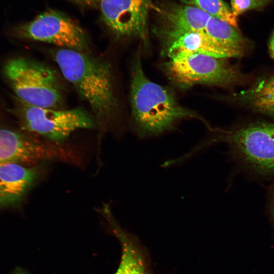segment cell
<instances>
[{"mask_svg": "<svg viewBox=\"0 0 274 274\" xmlns=\"http://www.w3.org/2000/svg\"><path fill=\"white\" fill-rule=\"evenodd\" d=\"M151 0H100L101 19L117 39L139 38L147 43Z\"/></svg>", "mask_w": 274, "mask_h": 274, "instance_id": "cell-8", "label": "cell"}, {"mask_svg": "<svg viewBox=\"0 0 274 274\" xmlns=\"http://www.w3.org/2000/svg\"><path fill=\"white\" fill-rule=\"evenodd\" d=\"M189 1H191V0H189Z\"/></svg>", "mask_w": 274, "mask_h": 274, "instance_id": "cell-22", "label": "cell"}, {"mask_svg": "<svg viewBox=\"0 0 274 274\" xmlns=\"http://www.w3.org/2000/svg\"><path fill=\"white\" fill-rule=\"evenodd\" d=\"M269 49L270 55L274 59V33L272 35L270 40Z\"/></svg>", "mask_w": 274, "mask_h": 274, "instance_id": "cell-20", "label": "cell"}, {"mask_svg": "<svg viewBox=\"0 0 274 274\" xmlns=\"http://www.w3.org/2000/svg\"><path fill=\"white\" fill-rule=\"evenodd\" d=\"M169 58L165 70L169 79L181 88L195 85L226 87L241 79L237 68L227 58L181 52Z\"/></svg>", "mask_w": 274, "mask_h": 274, "instance_id": "cell-5", "label": "cell"}, {"mask_svg": "<svg viewBox=\"0 0 274 274\" xmlns=\"http://www.w3.org/2000/svg\"><path fill=\"white\" fill-rule=\"evenodd\" d=\"M129 100L133 128L140 139L173 131L185 119H199L211 128L195 112L182 106L172 91L147 77L140 56L132 63Z\"/></svg>", "mask_w": 274, "mask_h": 274, "instance_id": "cell-1", "label": "cell"}, {"mask_svg": "<svg viewBox=\"0 0 274 274\" xmlns=\"http://www.w3.org/2000/svg\"><path fill=\"white\" fill-rule=\"evenodd\" d=\"M205 33L221 45L232 49L243 51L245 41L236 28L227 22L210 16Z\"/></svg>", "mask_w": 274, "mask_h": 274, "instance_id": "cell-15", "label": "cell"}, {"mask_svg": "<svg viewBox=\"0 0 274 274\" xmlns=\"http://www.w3.org/2000/svg\"><path fill=\"white\" fill-rule=\"evenodd\" d=\"M270 2V0H230V8L234 15L237 17L248 10L264 7Z\"/></svg>", "mask_w": 274, "mask_h": 274, "instance_id": "cell-17", "label": "cell"}, {"mask_svg": "<svg viewBox=\"0 0 274 274\" xmlns=\"http://www.w3.org/2000/svg\"><path fill=\"white\" fill-rule=\"evenodd\" d=\"M269 210L271 219L274 225V187L271 193Z\"/></svg>", "mask_w": 274, "mask_h": 274, "instance_id": "cell-19", "label": "cell"}, {"mask_svg": "<svg viewBox=\"0 0 274 274\" xmlns=\"http://www.w3.org/2000/svg\"><path fill=\"white\" fill-rule=\"evenodd\" d=\"M82 8H97L100 0H67Z\"/></svg>", "mask_w": 274, "mask_h": 274, "instance_id": "cell-18", "label": "cell"}, {"mask_svg": "<svg viewBox=\"0 0 274 274\" xmlns=\"http://www.w3.org/2000/svg\"><path fill=\"white\" fill-rule=\"evenodd\" d=\"M159 33L164 39V48L168 57L184 52L228 58L240 56L243 52L221 45L204 31L161 28Z\"/></svg>", "mask_w": 274, "mask_h": 274, "instance_id": "cell-10", "label": "cell"}, {"mask_svg": "<svg viewBox=\"0 0 274 274\" xmlns=\"http://www.w3.org/2000/svg\"><path fill=\"white\" fill-rule=\"evenodd\" d=\"M16 35L22 38L49 43L59 48L86 52L88 39L82 28L65 14L49 9L19 26Z\"/></svg>", "mask_w": 274, "mask_h": 274, "instance_id": "cell-7", "label": "cell"}, {"mask_svg": "<svg viewBox=\"0 0 274 274\" xmlns=\"http://www.w3.org/2000/svg\"><path fill=\"white\" fill-rule=\"evenodd\" d=\"M63 148L48 144L25 133L0 127V165L16 163L32 166L42 161L63 158Z\"/></svg>", "mask_w": 274, "mask_h": 274, "instance_id": "cell-9", "label": "cell"}, {"mask_svg": "<svg viewBox=\"0 0 274 274\" xmlns=\"http://www.w3.org/2000/svg\"><path fill=\"white\" fill-rule=\"evenodd\" d=\"M111 223L122 245L120 263L115 274H147L142 254L131 239L115 223L111 211L104 214Z\"/></svg>", "mask_w": 274, "mask_h": 274, "instance_id": "cell-14", "label": "cell"}, {"mask_svg": "<svg viewBox=\"0 0 274 274\" xmlns=\"http://www.w3.org/2000/svg\"><path fill=\"white\" fill-rule=\"evenodd\" d=\"M188 3L237 28V17L233 14L230 7L223 0H191Z\"/></svg>", "mask_w": 274, "mask_h": 274, "instance_id": "cell-16", "label": "cell"}, {"mask_svg": "<svg viewBox=\"0 0 274 274\" xmlns=\"http://www.w3.org/2000/svg\"><path fill=\"white\" fill-rule=\"evenodd\" d=\"M51 52L63 77L89 105L96 123L110 125L118 109L110 64L86 52L58 48Z\"/></svg>", "mask_w": 274, "mask_h": 274, "instance_id": "cell-2", "label": "cell"}, {"mask_svg": "<svg viewBox=\"0 0 274 274\" xmlns=\"http://www.w3.org/2000/svg\"><path fill=\"white\" fill-rule=\"evenodd\" d=\"M234 96L254 111L274 116V75L259 80Z\"/></svg>", "mask_w": 274, "mask_h": 274, "instance_id": "cell-13", "label": "cell"}, {"mask_svg": "<svg viewBox=\"0 0 274 274\" xmlns=\"http://www.w3.org/2000/svg\"><path fill=\"white\" fill-rule=\"evenodd\" d=\"M39 166L0 165V210L19 205L41 174Z\"/></svg>", "mask_w": 274, "mask_h": 274, "instance_id": "cell-11", "label": "cell"}, {"mask_svg": "<svg viewBox=\"0 0 274 274\" xmlns=\"http://www.w3.org/2000/svg\"><path fill=\"white\" fill-rule=\"evenodd\" d=\"M20 103L18 115L22 128L54 142H62L73 132L92 128L96 124L94 117L82 108L61 110Z\"/></svg>", "mask_w": 274, "mask_h": 274, "instance_id": "cell-6", "label": "cell"}, {"mask_svg": "<svg viewBox=\"0 0 274 274\" xmlns=\"http://www.w3.org/2000/svg\"><path fill=\"white\" fill-rule=\"evenodd\" d=\"M208 145L219 142L231 156L261 175H274V123L261 122L229 130L214 129Z\"/></svg>", "mask_w": 274, "mask_h": 274, "instance_id": "cell-3", "label": "cell"}, {"mask_svg": "<svg viewBox=\"0 0 274 274\" xmlns=\"http://www.w3.org/2000/svg\"><path fill=\"white\" fill-rule=\"evenodd\" d=\"M161 15V28L195 31H204L211 16L195 6L177 4L166 6Z\"/></svg>", "mask_w": 274, "mask_h": 274, "instance_id": "cell-12", "label": "cell"}, {"mask_svg": "<svg viewBox=\"0 0 274 274\" xmlns=\"http://www.w3.org/2000/svg\"><path fill=\"white\" fill-rule=\"evenodd\" d=\"M12 274H28V273L26 271H25L24 270L19 267H17L13 271Z\"/></svg>", "mask_w": 274, "mask_h": 274, "instance_id": "cell-21", "label": "cell"}, {"mask_svg": "<svg viewBox=\"0 0 274 274\" xmlns=\"http://www.w3.org/2000/svg\"><path fill=\"white\" fill-rule=\"evenodd\" d=\"M5 74L19 100L28 105L60 109L63 104L60 84L49 66L24 58L9 61Z\"/></svg>", "mask_w": 274, "mask_h": 274, "instance_id": "cell-4", "label": "cell"}]
</instances>
